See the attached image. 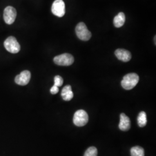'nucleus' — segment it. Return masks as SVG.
<instances>
[{
	"label": "nucleus",
	"mask_w": 156,
	"mask_h": 156,
	"mask_svg": "<svg viewBox=\"0 0 156 156\" xmlns=\"http://www.w3.org/2000/svg\"><path fill=\"white\" fill-rule=\"evenodd\" d=\"M140 80L139 76L135 73H130L126 75L122 80V86L127 90L133 89L138 83Z\"/></svg>",
	"instance_id": "nucleus-1"
},
{
	"label": "nucleus",
	"mask_w": 156,
	"mask_h": 156,
	"mask_svg": "<svg viewBox=\"0 0 156 156\" xmlns=\"http://www.w3.org/2000/svg\"><path fill=\"white\" fill-rule=\"evenodd\" d=\"M75 32L79 39L87 41L91 37V33L87 29L86 25L83 22L78 23L75 28Z\"/></svg>",
	"instance_id": "nucleus-2"
},
{
	"label": "nucleus",
	"mask_w": 156,
	"mask_h": 156,
	"mask_svg": "<svg viewBox=\"0 0 156 156\" xmlns=\"http://www.w3.org/2000/svg\"><path fill=\"white\" fill-rule=\"evenodd\" d=\"M89 121V116L87 112L83 110H78L74 114L73 122L75 126L82 127L85 126Z\"/></svg>",
	"instance_id": "nucleus-3"
},
{
	"label": "nucleus",
	"mask_w": 156,
	"mask_h": 156,
	"mask_svg": "<svg viewBox=\"0 0 156 156\" xmlns=\"http://www.w3.org/2000/svg\"><path fill=\"white\" fill-rule=\"evenodd\" d=\"M6 50L11 53H17L20 50V46L14 37H9L4 43Z\"/></svg>",
	"instance_id": "nucleus-4"
},
{
	"label": "nucleus",
	"mask_w": 156,
	"mask_h": 156,
	"mask_svg": "<svg viewBox=\"0 0 156 156\" xmlns=\"http://www.w3.org/2000/svg\"><path fill=\"white\" fill-rule=\"evenodd\" d=\"M55 63L61 66H69L72 65L74 62V58L71 55L68 53H64L57 56L54 58Z\"/></svg>",
	"instance_id": "nucleus-5"
},
{
	"label": "nucleus",
	"mask_w": 156,
	"mask_h": 156,
	"mask_svg": "<svg viewBox=\"0 0 156 156\" xmlns=\"http://www.w3.org/2000/svg\"><path fill=\"white\" fill-rule=\"evenodd\" d=\"M51 12L58 17L64 16L66 13V5L63 0H55L51 6Z\"/></svg>",
	"instance_id": "nucleus-6"
},
{
	"label": "nucleus",
	"mask_w": 156,
	"mask_h": 156,
	"mask_svg": "<svg viewBox=\"0 0 156 156\" xmlns=\"http://www.w3.org/2000/svg\"><path fill=\"white\" fill-rule=\"evenodd\" d=\"M17 12L15 8L8 6L6 7L4 11V20L8 24H12L15 21Z\"/></svg>",
	"instance_id": "nucleus-7"
},
{
	"label": "nucleus",
	"mask_w": 156,
	"mask_h": 156,
	"mask_svg": "<svg viewBox=\"0 0 156 156\" xmlns=\"http://www.w3.org/2000/svg\"><path fill=\"white\" fill-rule=\"evenodd\" d=\"M31 79V73L27 70L23 71L15 79L16 83L20 86H25L29 83Z\"/></svg>",
	"instance_id": "nucleus-8"
},
{
	"label": "nucleus",
	"mask_w": 156,
	"mask_h": 156,
	"mask_svg": "<svg viewBox=\"0 0 156 156\" xmlns=\"http://www.w3.org/2000/svg\"><path fill=\"white\" fill-rule=\"evenodd\" d=\"M117 58L123 62H128L131 59V54L128 50L123 49H118L115 52Z\"/></svg>",
	"instance_id": "nucleus-9"
},
{
	"label": "nucleus",
	"mask_w": 156,
	"mask_h": 156,
	"mask_svg": "<svg viewBox=\"0 0 156 156\" xmlns=\"http://www.w3.org/2000/svg\"><path fill=\"white\" fill-rule=\"evenodd\" d=\"M120 120L119 125V128L123 131H127L131 128V122L129 118L124 113L120 115Z\"/></svg>",
	"instance_id": "nucleus-10"
},
{
	"label": "nucleus",
	"mask_w": 156,
	"mask_h": 156,
	"mask_svg": "<svg viewBox=\"0 0 156 156\" xmlns=\"http://www.w3.org/2000/svg\"><path fill=\"white\" fill-rule=\"evenodd\" d=\"M62 98L64 101H71L73 97V93L72 91V88L70 85L66 86L62 91Z\"/></svg>",
	"instance_id": "nucleus-11"
},
{
	"label": "nucleus",
	"mask_w": 156,
	"mask_h": 156,
	"mask_svg": "<svg viewBox=\"0 0 156 156\" xmlns=\"http://www.w3.org/2000/svg\"><path fill=\"white\" fill-rule=\"evenodd\" d=\"M126 22V16L123 12H120L113 19V24L115 27H122Z\"/></svg>",
	"instance_id": "nucleus-12"
},
{
	"label": "nucleus",
	"mask_w": 156,
	"mask_h": 156,
	"mask_svg": "<svg viewBox=\"0 0 156 156\" xmlns=\"http://www.w3.org/2000/svg\"><path fill=\"white\" fill-rule=\"evenodd\" d=\"M137 122L138 126L140 127H144L147 124V117L146 113L145 112L142 111L140 112L137 118Z\"/></svg>",
	"instance_id": "nucleus-13"
},
{
	"label": "nucleus",
	"mask_w": 156,
	"mask_h": 156,
	"mask_svg": "<svg viewBox=\"0 0 156 156\" xmlns=\"http://www.w3.org/2000/svg\"><path fill=\"white\" fill-rule=\"evenodd\" d=\"M131 156H145L144 149L140 146H134L131 149Z\"/></svg>",
	"instance_id": "nucleus-14"
},
{
	"label": "nucleus",
	"mask_w": 156,
	"mask_h": 156,
	"mask_svg": "<svg viewBox=\"0 0 156 156\" xmlns=\"http://www.w3.org/2000/svg\"><path fill=\"white\" fill-rule=\"evenodd\" d=\"M98 151L95 147L92 146L89 147L84 153V156H97Z\"/></svg>",
	"instance_id": "nucleus-15"
},
{
	"label": "nucleus",
	"mask_w": 156,
	"mask_h": 156,
	"mask_svg": "<svg viewBox=\"0 0 156 156\" xmlns=\"http://www.w3.org/2000/svg\"><path fill=\"white\" fill-rule=\"evenodd\" d=\"M54 82H55L54 85L58 87L62 86V84H63V79L62 78V76H60L59 75H57L54 78Z\"/></svg>",
	"instance_id": "nucleus-16"
},
{
	"label": "nucleus",
	"mask_w": 156,
	"mask_h": 156,
	"mask_svg": "<svg viewBox=\"0 0 156 156\" xmlns=\"http://www.w3.org/2000/svg\"><path fill=\"white\" fill-rule=\"evenodd\" d=\"M59 91V89L58 87H57L56 86H53L51 87V88L50 89V93L52 94H56Z\"/></svg>",
	"instance_id": "nucleus-17"
},
{
	"label": "nucleus",
	"mask_w": 156,
	"mask_h": 156,
	"mask_svg": "<svg viewBox=\"0 0 156 156\" xmlns=\"http://www.w3.org/2000/svg\"><path fill=\"white\" fill-rule=\"evenodd\" d=\"M156 36L154 37V42H155V44H156Z\"/></svg>",
	"instance_id": "nucleus-18"
}]
</instances>
